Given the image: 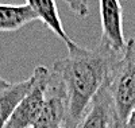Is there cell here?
Returning a JSON list of instances; mask_svg holds the SVG:
<instances>
[{
    "instance_id": "cell-11",
    "label": "cell",
    "mask_w": 135,
    "mask_h": 128,
    "mask_svg": "<svg viewBox=\"0 0 135 128\" xmlns=\"http://www.w3.org/2000/svg\"><path fill=\"white\" fill-rule=\"evenodd\" d=\"M123 128H135V109L131 112V115L128 116V119L126 120Z\"/></svg>"
},
{
    "instance_id": "cell-7",
    "label": "cell",
    "mask_w": 135,
    "mask_h": 128,
    "mask_svg": "<svg viewBox=\"0 0 135 128\" xmlns=\"http://www.w3.org/2000/svg\"><path fill=\"white\" fill-rule=\"evenodd\" d=\"M26 2L27 6H30L31 9L37 14L38 19H41L45 26L49 27L60 39H62L66 46L73 42V39L68 37L64 30L55 0H26Z\"/></svg>"
},
{
    "instance_id": "cell-9",
    "label": "cell",
    "mask_w": 135,
    "mask_h": 128,
    "mask_svg": "<svg viewBox=\"0 0 135 128\" xmlns=\"http://www.w3.org/2000/svg\"><path fill=\"white\" fill-rule=\"evenodd\" d=\"M37 19L27 4H0V31H16Z\"/></svg>"
},
{
    "instance_id": "cell-3",
    "label": "cell",
    "mask_w": 135,
    "mask_h": 128,
    "mask_svg": "<svg viewBox=\"0 0 135 128\" xmlns=\"http://www.w3.org/2000/svg\"><path fill=\"white\" fill-rule=\"evenodd\" d=\"M31 78L32 84L30 90L20 101L4 128H32L34 123L39 117L50 81V69L37 66Z\"/></svg>"
},
{
    "instance_id": "cell-8",
    "label": "cell",
    "mask_w": 135,
    "mask_h": 128,
    "mask_svg": "<svg viewBox=\"0 0 135 128\" xmlns=\"http://www.w3.org/2000/svg\"><path fill=\"white\" fill-rule=\"evenodd\" d=\"M32 84V78L20 81L16 84H9L8 88L0 90V128H4L15 109L27 95Z\"/></svg>"
},
{
    "instance_id": "cell-10",
    "label": "cell",
    "mask_w": 135,
    "mask_h": 128,
    "mask_svg": "<svg viewBox=\"0 0 135 128\" xmlns=\"http://www.w3.org/2000/svg\"><path fill=\"white\" fill-rule=\"evenodd\" d=\"M77 16L85 18L89 12V0H64Z\"/></svg>"
},
{
    "instance_id": "cell-5",
    "label": "cell",
    "mask_w": 135,
    "mask_h": 128,
    "mask_svg": "<svg viewBox=\"0 0 135 128\" xmlns=\"http://www.w3.org/2000/svg\"><path fill=\"white\" fill-rule=\"evenodd\" d=\"M74 128H123L107 89V82L92 99L88 109Z\"/></svg>"
},
{
    "instance_id": "cell-6",
    "label": "cell",
    "mask_w": 135,
    "mask_h": 128,
    "mask_svg": "<svg viewBox=\"0 0 135 128\" xmlns=\"http://www.w3.org/2000/svg\"><path fill=\"white\" fill-rule=\"evenodd\" d=\"M101 19V41L116 51H123L126 47L123 34V8L120 0H99Z\"/></svg>"
},
{
    "instance_id": "cell-13",
    "label": "cell",
    "mask_w": 135,
    "mask_h": 128,
    "mask_svg": "<svg viewBox=\"0 0 135 128\" xmlns=\"http://www.w3.org/2000/svg\"><path fill=\"white\" fill-rule=\"evenodd\" d=\"M62 128H64V127H62Z\"/></svg>"
},
{
    "instance_id": "cell-1",
    "label": "cell",
    "mask_w": 135,
    "mask_h": 128,
    "mask_svg": "<svg viewBox=\"0 0 135 128\" xmlns=\"http://www.w3.org/2000/svg\"><path fill=\"white\" fill-rule=\"evenodd\" d=\"M66 47L68 57L55 61L51 70L60 80L66 96L64 128H74L96 93L109 80L123 51H116L104 43H99L95 49H86L74 41Z\"/></svg>"
},
{
    "instance_id": "cell-2",
    "label": "cell",
    "mask_w": 135,
    "mask_h": 128,
    "mask_svg": "<svg viewBox=\"0 0 135 128\" xmlns=\"http://www.w3.org/2000/svg\"><path fill=\"white\" fill-rule=\"evenodd\" d=\"M107 89L114 102L118 119L124 125L131 112L135 109V39L126 41L119 62L116 63L109 80Z\"/></svg>"
},
{
    "instance_id": "cell-12",
    "label": "cell",
    "mask_w": 135,
    "mask_h": 128,
    "mask_svg": "<svg viewBox=\"0 0 135 128\" xmlns=\"http://www.w3.org/2000/svg\"><path fill=\"white\" fill-rule=\"evenodd\" d=\"M8 86H9V82H8V81L0 77V90H4V89L8 88Z\"/></svg>"
},
{
    "instance_id": "cell-4",
    "label": "cell",
    "mask_w": 135,
    "mask_h": 128,
    "mask_svg": "<svg viewBox=\"0 0 135 128\" xmlns=\"http://www.w3.org/2000/svg\"><path fill=\"white\" fill-rule=\"evenodd\" d=\"M66 120V96L64 88L50 69V81L45 104L32 128H62Z\"/></svg>"
}]
</instances>
